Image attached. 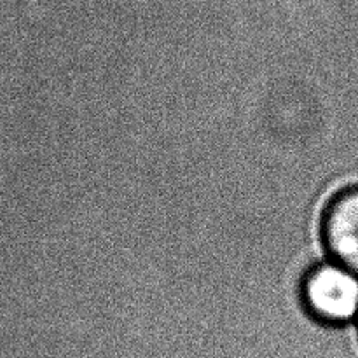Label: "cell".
I'll use <instances>...</instances> for the list:
<instances>
[{
    "label": "cell",
    "mask_w": 358,
    "mask_h": 358,
    "mask_svg": "<svg viewBox=\"0 0 358 358\" xmlns=\"http://www.w3.org/2000/svg\"><path fill=\"white\" fill-rule=\"evenodd\" d=\"M303 303L311 317L324 324H357L358 275L334 261L322 262L304 278Z\"/></svg>",
    "instance_id": "1"
},
{
    "label": "cell",
    "mask_w": 358,
    "mask_h": 358,
    "mask_svg": "<svg viewBox=\"0 0 358 358\" xmlns=\"http://www.w3.org/2000/svg\"><path fill=\"white\" fill-rule=\"evenodd\" d=\"M322 236L332 261L358 275V185L343 189L331 199Z\"/></svg>",
    "instance_id": "2"
},
{
    "label": "cell",
    "mask_w": 358,
    "mask_h": 358,
    "mask_svg": "<svg viewBox=\"0 0 358 358\" xmlns=\"http://www.w3.org/2000/svg\"><path fill=\"white\" fill-rule=\"evenodd\" d=\"M357 327H358V322H357Z\"/></svg>",
    "instance_id": "3"
}]
</instances>
